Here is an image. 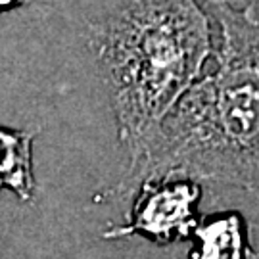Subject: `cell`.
<instances>
[{
    "mask_svg": "<svg viewBox=\"0 0 259 259\" xmlns=\"http://www.w3.org/2000/svg\"><path fill=\"white\" fill-rule=\"evenodd\" d=\"M35 131L0 127V192L10 190L21 202L35 200L33 140Z\"/></svg>",
    "mask_w": 259,
    "mask_h": 259,
    "instance_id": "5b68a950",
    "label": "cell"
},
{
    "mask_svg": "<svg viewBox=\"0 0 259 259\" xmlns=\"http://www.w3.org/2000/svg\"><path fill=\"white\" fill-rule=\"evenodd\" d=\"M196 244L188 259H259L250 240L248 223L238 211H221L205 217L194 229Z\"/></svg>",
    "mask_w": 259,
    "mask_h": 259,
    "instance_id": "277c9868",
    "label": "cell"
},
{
    "mask_svg": "<svg viewBox=\"0 0 259 259\" xmlns=\"http://www.w3.org/2000/svg\"><path fill=\"white\" fill-rule=\"evenodd\" d=\"M257 25H259V23H257Z\"/></svg>",
    "mask_w": 259,
    "mask_h": 259,
    "instance_id": "ba28073f",
    "label": "cell"
},
{
    "mask_svg": "<svg viewBox=\"0 0 259 259\" xmlns=\"http://www.w3.org/2000/svg\"><path fill=\"white\" fill-rule=\"evenodd\" d=\"M137 188L127 223L106 229V240L142 236L157 246H169L192 236L202 200L200 181L179 175L148 177Z\"/></svg>",
    "mask_w": 259,
    "mask_h": 259,
    "instance_id": "3957f363",
    "label": "cell"
},
{
    "mask_svg": "<svg viewBox=\"0 0 259 259\" xmlns=\"http://www.w3.org/2000/svg\"><path fill=\"white\" fill-rule=\"evenodd\" d=\"M242 14L253 23H259V0H250V4L246 6V10Z\"/></svg>",
    "mask_w": 259,
    "mask_h": 259,
    "instance_id": "52a82bcc",
    "label": "cell"
},
{
    "mask_svg": "<svg viewBox=\"0 0 259 259\" xmlns=\"http://www.w3.org/2000/svg\"><path fill=\"white\" fill-rule=\"evenodd\" d=\"M129 157L190 89L213 52L198 0H127L89 27Z\"/></svg>",
    "mask_w": 259,
    "mask_h": 259,
    "instance_id": "7a4b0ae2",
    "label": "cell"
},
{
    "mask_svg": "<svg viewBox=\"0 0 259 259\" xmlns=\"http://www.w3.org/2000/svg\"><path fill=\"white\" fill-rule=\"evenodd\" d=\"M25 4H29V0H0V14H8V12L23 8Z\"/></svg>",
    "mask_w": 259,
    "mask_h": 259,
    "instance_id": "8992f818",
    "label": "cell"
},
{
    "mask_svg": "<svg viewBox=\"0 0 259 259\" xmlns=\"http://www.w3.org/2000/svg\"><path fill=\"white\" fill-rule=\"evenodd\" d=\"M211 14L219 25L215 67L190 84L129 157L121 188L179 175L259 196V25L227 2Z\"/></svg>",
    "mask_w": 259,
    "mask_h": 259,
    "instance_id": "6da1fadb",
    "label": "cell"
}]
</instances>
